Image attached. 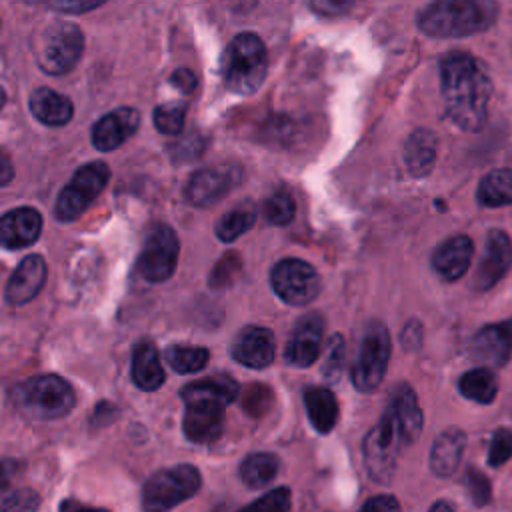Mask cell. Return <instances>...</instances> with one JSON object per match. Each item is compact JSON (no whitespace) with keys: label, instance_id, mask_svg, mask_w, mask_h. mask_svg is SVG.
Instances as JSON below:
<instances>
[{"label":"cell","instance_id":"cell-6","mask_svg":"<svg viewBox=\"0 0 512 512\" xmlns=\"http://www.w3.org/2000/svg\"><path fill=\"white\" fill-rule=\"evenodd\" d=\"M202 486L200 470L192 464H178L154 472L142 488L144 512H170L192 498Z\"/></svg>","mask_w":512,"mask_h":512},{"label":"cell","instance_id":"cell-1","mask_svg":"<svg viewBox=\"0 0 512 512\" xmlns=\"http://www.w3.org/2000/svg\"><path fill=\"white\" fill-rule=\"evenodd\" d=\"M440 88L450 120L476 132L488 118L492 82L484 66L468 52H448L440 60Z\"/></svg>","mask_w":512,"mask_h":512},{"label":"cell","instance_id":"cell-22","mask_svg":"<svg viewBox=\"0 0 512 512\" xmlns=\"http://www.w3.org/2000/svg\"><path fill=\"white\" fill-rule=\"evenodd\" d=\"M466 446V434L460 428L442 430L430 448V470L440 476H452L462 460Z\"/></svg>","mask_w":512,"mask_h":512},{"label":"cell","instance_id":"cell-11","mask_svg":"<svg viewBox=\"0 0 512 512\" xmlns=\"http://www.w3.org/2000/svg\"><path fill=\"white\" fill-rule=\"evenodd\" d=\"M274 292L292 306L310 304L320 292V276L300 258H284L270 272Z\"/></svg>","mask_w":512,"mask_h":512},{"label":"cell","instance_id":"cell-39","mask_svg":"<svg viewBox=\"0 0 512 512\" xmlns=\"http://www.w3.org/2000/svg\"><path fill=\"white\" fill-rule=\"evenodd\" d=\"M466 488H468V494L474 502V506H486L492 498V488H490V480L478 472L476 468H468L466 470Z\"/></svg>","mask_w":512,"mask_h":512},{"label":"cell","instance_id":"cell-37","mask_svg":"<svg viewBox=\"0 0 512 512\" xmlns=\"http://www.w3.org/2000/svg\"><path fill=\"white\" fill-rule=\"evenodd\" d=\"M344 366V340L340 334H334L328 340L324 364H322V374L326 380H338L340 372Z\"/></svg>","mask_w":512,"mask_h":512},{"label":"cell","instance_id":"cell-24","mask_svg":"<svg viewBox=\"0 0 512 512\" xmlns=\"http://www.w3.org/2000/svg\"><path fill=\"white\" fill-rule=\"evenodd\" d=\"M388 408L396 416V420L404 432V438L410 446L422 432V410H420L416 392L406 382L394 386V390L390 392Z\"/></svg>","mask_w":512,"mask_h":512},{"label":"cell","instance_id":"cell-42","mask_svg":"<svg viewBox=\"0 0 512 512\" xmlns=\"http://www.w3.org/2000/svg\"><path fill=\"white\" fill-rule=\"evenodd\" d=\"M170 84H172L174 88H178L180 92L188 94V92H192V90L196 88L198 80H196V74H194L192 70H188V68H178V70L170 76Z\"/></svg>","mask_w":512,"mask_h":512},{"label":"cell","instance_id":"cell-16","mask_svg":"<svg viewBox=\"0 0 512 512\" xmlns=\"http://www.w3.org/2000/svg\"><path fill=\"white\" fill-rule=\"evenodd\" d=\"M276 354L274 334L262 326H246L238 332L232 344V356L236 362L260 370L272 364Z\"/></svg>","mask_w":512,"mask_h":512},{"label":"cell","instance_id":"cell-15","mask_svg":"<svg viewBox=\"0 0 512 512\" xmlns=\"http://www.w3.org/2000/svg\"><path fill=\"white\" fill-rule=\"evenodd\" d=\"M324 336V320L320 314H306L298 320L286 344L284 358L296 368H308L320 356Z\"/></svg>","mask_w":512,"mask_h":512},{"label":"cell","instance_id":"cell-23","mask_svg":"<svg viewBox=\"0 0 512 512\" xmlns=\"http://www.w3.org/2000/svg\"><path fill=\"white\" fill-rule=\"evenodd\" d=\"M16 460H0V512H36L40 496L28 486H14Z\"/></svg>","mask_w":512,"mask_h":512},{"label":"cell","instance_id":"cell-4","mask_svg":"<svg viewBox=\"0 0 512 512\" xmlns=\"http://www.w3.org/2000/svg\"><path fill=\"white\" fill-rule=\"evenodd\" d=\"M12 400L16 408L32 420L62 418L76 404L72 386L56 374L32 376L20 382L12 390Z\"/></svg>","mask_w":512,"mask_h":512},{"label":"cell","instance_id":"cell-9","mask_svg":"<svg viewBox=\"0 0 512 512\" xmlns=\"http://www.w3.org/2000/svg\"><path fill=\"white\" fill-rule=\"evenodd\" d=\"M390 334L388 328L374 320L366 326L360 348H358V356L352 364V384L356 386V390L360 392H374L380 382L386 376V368H388V360H390Z\"/></svg>","mask_w":512,"mask_h":512},{"label":"cell","instance_id":"cell-27","mask_svg":"<svg viewBox=\"0 0 512 512\" xmlns=\"http://www.w3.org/2000/svg\"><path fill=\"white\" fill-rule=\"evenodd\" d=\"M164 378H166V374L160 364L156 346L146 340L140 342L132 354V382L140 390L152 392L164 384Z\"/></svg>","mask_w":512,"mask_h":512},{"label":"cell","instance_id":"cell-46","mask_svg":"<svg viewBox=\"0 0 512 512\" xmlns=\"http://www.w3.org/2000/svg\"><path fill=\"white\" fill-rule=\"evenodd\" d=\"M12 178H14V166L10 158L4 152H0V186H6L8 182H12Z\"/></svg>","mask_w":512,"mask_h":512},{"label":"cell","instance_id":"cell-3","mask_svg":"<svg viewBox=\"0 0 512 512\" xmlns=\"http://www.w3.org/2000/svg\"><path fill=\"white\" fill-rule=\"evenodd\" d=\"M220 72L224 86L230 92L242 96L256 92L268 72V54L264 42L252 32L234 36L222 54Z\"/></svg>","mask_w":512,"mask_h":512},{"label":"cell","instance_id":"cell-35","mask_svg":"<svg viewBox=\"0 0 512 512\" xmlns=\"http://www.w3.org/2000/svg\"><path fill=\"white\" fill-rule=\"evenodd\" d=\"M296 214V204L288 192H274L264 202V218L274 226H286Z\"/></svg>","mask_w":512,"mask_h":512},{"label":"cell","instance_id":"cell-14","mask_svg":"<svg viewBox=\"0 0 512 512\" xmlns=\"http://www.w3.org/2000/svg\"><path fill=\"white\" fill-rule=\"evenodd\" d=\"M470 356L482 368H500L512 356V318L480 328L470 342Z\"/></svg>","mask_w":512,"mask_h":512},{"label":"cell","instance_id":"cell-19","mask_svg":"<svg viewBox=\"0 0 512 512\" xmlns=\"http://www.w3.org/2000/svg\"><path fill=\"white\" fill-rule=\"evenodd\" d=\"M42 232V216L38 210L24 206L0 218V246L18 250L38 240Z\"/></svg>","mask_w":512,"mask_h":512},{"label":"cell","instance_id":"cell-20","mask_svg":"<svg viewBox=\"0 0 512 512\" xmlns=\"http://www.w3.org/2000/svg\"><path fill=\"white\" fill-rule=\"evenodd\" d=\"M474 256V244L470 236L458 234L444 240L432 254V268L444 280H458L466 274Z\"/></svg>","mask_w":512,"mask_h":512},{"label":"cell","instance_id":"cell-45","mask_svg":"<svg viewBox=\"0 0 512 512\" xmlns=\"http://www.w3.org/2000/svg\"><path fill=\"white\" fill-rule=\"evenodd\" d=\"M58 512H110V510L84 504V502H80L76 498H64L60 502V506H58Z\"/></svg>","mask_w":512,"mask_h":512},{"label":"cell","instance_id":"cell-47","mask_svg":"<svg viewBox=\"0 0 512 512\" xmlns=\"http://www.w3.org/2000/svg\"><path fill=\"white\" fill-rule=\"evenodd\" d=\"M428 512H454V508H452L448 502H444V500H438L436 504H432V508H430Z\"/></svg>","mask_w":512,"mask_h":512},{"label":"cell","instance_id":"cell-32","mask_svg":"<svg viewBox=\"0 0 512 512\" xmlns=\"http://www.w3.org/2000/svg\"><path fill=\"white\" fill-rule=\"evenodd\" d=\"M256 220V210L250 202H244L240 206H236L234 210L226 212L218 224H216V236L222 240V242H232L236 240L238 236H242L246 230L252 228Z\"/></svg>","mask_w":512,"mask_h":512},{"label":"cell","instance_id":"cell-28","mask_svg":"<svg viewBox=\"0 0 512 512\" xmlns=\"http://www.w3.org/2000/svg\"><path fill=\"white\" fill-rule=\"evenodd\" d=\"M304 406L308 412V420L316 432L328 434L338 420V402L336 396L328 388H306L304 390Z\"/></svg>","mask_w":512,"mask_h":512},{"label":"cell","instance_id":"cell-2","mask_svg":"<svg viewBox=\"0 0 512 512\" xmlns=\"http://www.w3.org/2000/svg\"><path fill=\"white\" fill-rule=\"evenodd\" d=\"M498 16V4L488 0H440L420 10L418 28L434 38H460L488 30Z\"/></svg>","mask_w":512,"mask_h":512},{"label":"cell","instance_id":"cell-8","mask_svg":"<svg viewBox=\"0 0 512 512\" xmlns=\"http://www.w3.org/2000/svg\"><path fill=\"white\" fill-rule=\"evenodd\" d=\"M186 410L182 418L184 436L194 444H210L220 438L224 426V410L228 404L198 390L192 382L180 392Z\"/></svg>","mask_w":512,"mask_h":512},{"label":"cell","instance_id":"cell-36","mask_svg":"<svg viewBox=\"0 0 512 512\" xmlns=\"http://www.w3.org/2000/svg\"><path fill=\"white\" fill-rule=\"evenodd\" d=\"M290 504H292L290 488L280 486V488H274V490L266 492L264 496L256 498L254 502L240 508L238 512H290Z\"/></svg>","mask_w":512,"mask_h":512},{"label":"cell","instance_id":"cell-48","mask_svg":"<svg viewBox=\"0 0 512 512\" xmlns=\"http://www.w3.org/2000/svg\"><path fill=\"white\" fill-rule=\"evenodd\" d=\"M6 104V92H4V88L0 86V108Z\"/></svg>","mask_w":512,"mask_h":512},{"label":"cell","instance_id":"cell-44","mask_svg":"<svg viewBox=\"0 0 512 512\" xmlns=\"http://www.w3.org/2000/svg\"><path fill=\"white\" fill-rule=\"evenodd\" d=\"M102 2L98 0V2H50L48 6L50 8H54V10H60V12H88V10H94V8H98Z\"/></svg>","mask_w":512,"mask_h":512},{"label":"cell","instance_id":"cell-13","mask_svg":"<svg viewBox=\"0 0 512 512\" xmlns=\"http://www.w3.org/2000/svg\"><path fill=\"white\" fill-rule=\"evenodd\" d=\"M512 264V240L504 230H490L484 242L482 260L476 266L472 286L476 290H488L504 278Z\"/></svg>","mask_w":512,"mask_h":512},{"label":"cell","instance_id":"cell-34","mask_svg":"<svg viewBox=\"0 0 512 512\" xmlns=\"http://www.w3.org/2000/svg\"><path fill=\"white\" fill-rule=\"evenodd\" d=\"M186 120V106L182 102H166L154 110V124L162 134H180Z\"/></svg>","mask_w":512,"mask_h":512},{"label":"cell","instance_id":"cell-40","mask_svg":"<svg viewBox=\"0 0 512 512\" xmlns=\"http://www.w3.org/2000/svg\"><path fill=\"white\" fill-rule=\"evenodd\" d=\"M358 512H402L398 500L390 494H376L368 498Z\"/></svg>","mask_w":512,"mask_h":512},{"label":"cell","instance_id":"cell-41","mask_svg":"<svg viewBox=\"0 0 512 512\" xmlns=\"http://www.w3.org/2000/svg\"><path fill=\"white\" fill-rule=\"evenodd\" d=\"M352 2L348 0H318V2H312L310 8L316 10L318 14H324V16H336V14H344L346 10H350Z\"/></svg>","mask_w":512,"mask_h":512},{"label":"cell","instance_id":"cell-12","mask_svg":"<svg viewBox=\"0 0 512 512\" xmlns=\"http://www.w3.org/2000/svg\"><path fill=\"white\" fill-rule=\"evenodd\" d=\"M180 242L176 232L166 224H156L144 242L138 270L150 282H164L172 276L178 262Z\"/></svg>","mask_w":512,"mask_h":512},{"label":"cell","instance_id":"cell-5","mask_svg":"<svg viewBox=\"0 0 512 512\" xmlns=\"http://www.w3.org/2000/svg\"><path fill=\"white\" fill-rule=\"evenodd\" d=\"M406 446L408 442L404 438V432L392 410L386 406L378 424L366 434L362 444L368 476L378 484H388L394 476L398 456Z\"/></svg>","mask_w":512,"mask_h":512},{"label":"cell","instance_id":"cell-43","mask_svg":"<svg viewBox=\"0 0 512 512\" xmlns=\"http://www.w3.org/2000/svg\"><path fill=\"white\" fill-rule=\"evenodd\" d=\"M420 340H422V326H420V322H416V320L408 322V324L404 326V330H402V342H404V346L410 348V350H414V348L420 346Z\"/></svg>","mask_w":512,"mask_h":512},{"label":"cell","instance_id":"cell-26","mask_svg":"<svg viewBox=\"0 0 512 512\" xmlns=\"http://www.w3.org/2000/svg\"><path fill=\"white\" fill-rule=\"evenodd\" d=\"M30 110L46 126H64L74 114L72 102L52 88H36L30 94Z\"/></svg>","mask_w":512,"mask_h":512},{"label":"cell","instance_id":"cell-33","mask_svg":"<svg viewBox=\"0 0 512 512\" xmlns=\"http://www.w3.org/2000/svg\"><path fill=\"white\" fill-rule=\"evenodd\" d=\"M164 358L170 364V368H174L178 374H190L202 370L208 364V350L200 346L174 344L166 348Z\"/></svg>","mask_w":512,"mask_h":512},{"label":"cell","instance_id":"cell-21","mask_svg":"<svg viewBox=\"0 0 512 512\" xmlns=\"http://www.w3.org/2000/svg\"><path fill=\"white\" fill-rule=\"evenodd\" d=\"M232 184H234L232 170L204 168L190 178L186 186V198L190 204L206 208L218 202L220 198H224Z\"/></svg>","mask_w":512,"mask_h":512},{"label":"cell","instance_id":"cell-7","mask_svg":"<svg viewBox=\"0 0 512 512\" xmlns=\"http://www.w3.org/2000/svg\"><path fill=\"white\" fill-rule=\"evenodd\" d=\"M84 50V36L80 28L72 22L58 20L48 24L40 32V40L36 46L38 66L46 74H66L70 72Z\"/></svg>","mask_w":512,"mask_h":512},{"label":"cell","instance_id":"cell-25","mask_svg":"<svg viewBox=\"0 0 512 512\" xmlns=\"http://www.w3.org/2000/svg\"><path fill=\"white\" fill-rule=\"evenodd\" d=\"M436 160V134L428 128H416L404 142V162L414 178L432 172Z\"/></svg>","mask_w":512,"mask_h":512},{"label":"cell","instance_id":"cell-18","mask_svg":"<svg viewBox=\"0 0 512 512\" xmlns=\"http://www.w3.org/2000/svg\"><path fill=\"white\" fill-rule=\"evenodd\" d=\"M44 282H46L44 258L38 254L26 256L12 272L4 290V298L12 306H22L42 290Z\"/></svg>","mask_w":512,"mask_h":512},{"label":"cell","instance_id":"cell-10","mask_svg":"<svg viewBox=\"0 0 512 512\" xmlns=\"http://www.w3.org/2000/svg\"><path fill=\"white\" fill-rule=\"evenodd\" d=\"M108 180L110 168L104 162H92L78 168L56 200V218L62 222L76 220L98 198Z\"/></svg>","mask_w":512,"mask_h":512},{"label":"cell","instance_id":"cell-29","mask_svg":"<svg viewBox=\"0 0 512 512\" xmlns=\"http://www.w3.org/2000/svg\"><path fill=\"white\" fill-rule=\"evenodd\" d=\"M476 198L486 208L512 204V168H496L488 172L478 184Z\"/></svg>","mask_w":512,"mask_h":512},{"label":"cell","instance_id":"cell-31","mask_svg":"<svg viewBox=\"0 0 512 512\" xmlns=\"http://www.w3.org/2000/svg\"><path fill=\"white\" fill-rule=\"evenodd\" d=\"M280 468L278 456L270 452H254L240 464V478L248 488H264L270 484Z\"/></svg>","mask_w":512,"mask_h":512},{"label":"cell","instance_id":"cell-30","mask_svg":"<svg viewBox=\"0 0 512 512\" xmlns=\"http://www.w3.org/2000/svg\"><path fill=\"white\" fill-rule=\"evenodd\" d=\"M458 390L472 402L490 404L498 394V378L490 368H472L458 380Z\"/></svg>","mask_w":512,"mask_h":512},{"label":"cell","instance_id":"cell-17","mask_svg":"<svg viewBox=\"0 0 512 512\" xmlns=\"http://www.w3.org/2000/svg\"><path fill=\"white\" fill-rule=\"evenodd\" d=\"M140 124V114L134 108H116L110 114L102 116L92 128V144L102 150L110 152L124 144Z\"/></svg>","mask_w":512,"mask_h":512},{"label":"cell","instance_id":"cell-38","mask_svg":"<svg viewBox=\"0 0 512 512\" xmlns=\"http://www.w3.org/2000/svg\"><path fill=\"white\" fill-rule=\"evenodd\" d=\"M512 458V430L508 428H498L492 434L490 448H488V464L492 468L502 466Z\"/></svg>","mask_w":512,"mask_h":512}]
</instances>
